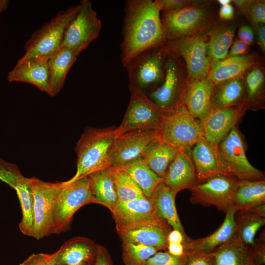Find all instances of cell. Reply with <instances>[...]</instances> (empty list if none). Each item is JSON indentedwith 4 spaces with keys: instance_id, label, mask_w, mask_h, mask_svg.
I'll use <instances>...</instances> for the list:
<instances>
[{
    "instance_id": "obj_5",
    "label": "cell",
    "mask_w": 265,
    "mask_h": 265,
    "mask_svg": "<svg viewBox=\"0 0 265 265\" xmlns=\"http://www.w3.org/2000/svg\"><path fill=\"white\" fill-rule=\"evenodd\" d=\"M91 203L94 201L87 176L71 182H61L54 200L53 234L68 230L76 212Z\"/></svg>"
},
{
    "instance_id": "obj_7",
    "label": "cell",
    "mask_w": 265,
    "mask_h": 265,
    "mask_svg": "<svg viewBox=\"0 0 265 265\" xmlns=\"http://www.w3.org/2000/svg\"><path fill=\"white\" fill-rule=\"evenodd\" d=\"M160 20L165 41L200 33L211 22L207 10L194 4L162 11Z\"/></svg>"
},
{
    "instance_id": "obj_16",
    "label": "cell",
    "mask_w": 265,
    "mask_h": 265,
    "mask_svg": "<svg viewBox=\"0 0 265 265\" xmlns=\"http://www.w3.org/2000/svg\"><path fill=\"white\" fill-rule=\"evenodd\" d=\"M185 82L178 57L166 53L163 81L148 96L162 111L169 112L181 106Z\"/></svg>"
},
{
    "instance_id": "obj_55",
    "label": "cell",
    "mask_w": 265,
    "mask_h": 265,
    "mask_svg": "<svg viewBox=\"0 0 265 265\" xmlns=\"http://www.w3.org/2000/svg\"><path fill=\"white\" fill-rule=\"evenodd\" d=\"M248 211L261 217H265V203L257 205L250 209Z\"/></svg>"
},
{
    "instance_id": "obj_25",
    "label": "cell",
    "mask_w": 265,
    "mask_h": 265,
    "mask_svg": "<svg viewBox=\"0 0 265 265\" xmlns=\"http://www.w3.org/2000/svg\"><path fill=\"white\" fill-rule=\"evenodd\" d=\"M257 64L254 58L250 55L227 57L224 59L212 62L207 78L215 85L242 76L243 74Z\"/></svg>"
},
{
    "instance_id": "obj_29",
    "label": "cell",
    "mask_w": 265,
    "mask_h": 265,
    "mask_svg": "<svg viewBox=\"0 0 265 265\" xmlns=\"http://www.w3.org/2000/svg\"><path fill=\"white\" fill-rule=\"evenodd\" d=\"M243 104L245 105V87L243 76L214 85L211 99V109Z\"/></svg>"
},
{
    "instance_id": "obj_38",
    "label": "cell",
    "mask_w": 265,
    "mask_h": 265,
    "mask_svg": "<svg viewBox=\"0 0 265 265\" xmlns=\"http://www.w3.org/2000/svg\"><path fill=\"white\" fill-rule=\"evenodd\" d=\"M244 80L245 105L247 108L263 98L265 75L259 67H253L247 74Z\"/></svg>"
},
{
    "instance_id": "obj_1",
    "label": "cell",
    "mask_w": 265,
    "mask_h": 265,
    "mask_svg": "<svg viewBox=\"0 0 265 265\" xmlns=\"http://www.w3.org/2000/svg\"><path fill=\"white\" fill-rule=\"evenodd\" d=\"M160 12L152 0L126 1L121 44V61L125 68L140 53L165 42Z\"/></svg>"
},
{
    "instance_id": "obj_49",
    "label": "cell",
    "mask_w": 265,
    "mask_h": 265,
    "mask_svg": "<svg viewBox=\"0 0 265 265\" xmlns=\"http://www.w3.org/2000/svg\"><path fill=\"white\" fill-rule=\"evenodd\" d=\"M94 265H111L106 250L98 244L97 246Z\"/></svg>"
},
{
    "instance_id": "obj_24",
    "label": "cell",
    "mask_w": 265,
    "mask_h": 265,
    "mask_svg": "<svg viewBox=\"0 0 265 265\" xmlns=\"http://www.w3.org/2000/svg\"><path fill=\"white\" fill-rule=\"evenodd\" d=\"M116 226H121L153 218L157 214L151 198L117 202L110 210Z\"/></svg>"
},
{
    "instance_id": "obj_15",
    "label": "cell",
    "mask_w": 265,
    "mask_h": 265,
    "mask_svg": "<svg viewBox=\"0 0 265 265\" xmlns=\"http://www.w3.org/2000/svg\"><path fill=\"white\" fill-rule=\"evenodd\" d=\"M122 242L141 244L159 251L167 250L168 236L172 228L157 215L121 226H116Z\"/></svg>"
},
{
    "instance_id": "obj_13",
    "label": "cell",
    "mask_w": 265,
    "mask_h": 265,
    "mask_svg": "<svg viewBox=\"0 0 265 265\" xmlns=\"http://www.w3.org/2000/svg\"><path fill=\"white\" fill-rule=\"evenodd\" d=\"M219 152L230 175L239 180H264V173L248 161L242 136L236 127L218 145Z\"/></svg>"
},
{
    "instance_id": "obj_33",
    "label": "cell",
    "mask_w": 265,
    "mask_h": 265,
    "mask_svg": "<svg viewBox=\"0 0 265 265\" xmlns=\"http://www.w3.org/2000/svg\"><path fill=\"white\" fill-rule=\"evenodd\" d=\"M215 265H248V246L236 236L212 253Z\"/></svg>"
},
{
    "instance_id": "obj_3",
    "label": "cell",
    "mask_w": 265,
    "mask_h": 265,
    "mask_svg": "<svg viewBox=\"0 0 265 265\" xmlns=\"http://www.w3.org/2000/svg\"><path fill=\"white\" fill-rule=\"evenodd\" d=\"M159 139L180 151H188L204 136L202 122L183 106L165 112L157 130Z\"/></svg>"
},
{
    "instance_id": "obj_59",
    "label": "cell",
    "mask_w": 265,
    "mask_h": 265,
    "mask_svg": "<svg viewBox=\"0 0 265 265\" xmlns=\"http://www.w3.org/2000/svg\"></svg>"
},
{
    "instance_id": "obj_22",
    "label": "cell",
    "mask_w": 265,
    "mask_h": 265,
    "mask_svg": "<svg viewBox=\"0 0 265 265\" xmlns=\"http://www.w3.org/2000/svg\"><path fill=\"white\" fill-rule=\"evenodd\" d=\"M197 181L190 154L186 151H179L167 170L163 183L177 194L182 190L189 189Z\"/></svg>"
},
{
    "instance_id": "obj_46",
    "label": "cell",
    "mask_w": 265,
    "mask_h": 265,
    "mask_svg": "<svg viewBox=\"0 0 265 265\" xmlns=\"http://www.w3.org/2000/svg\"><path fill=\"white\" fill-rule=\"evenodd\" d=\"M154 2L160 11L174 10L194 4L192 1L186 0H155Z\"/></svg>"
},
{
    "instance_id": "obj_19",
    "label": "cell",
    "mask_w": 265,
    "mask_h": 265,
    "mask_svg": "<svg viewBox=\"0 0 265 265\" xmlns=\"http://www.w3.org/2000/svg\"><path fill=\"white\" fill-rule=\"evenodd\" d=\"M213 87L208 78L186 82L181 106H184L193 118L202 121L211 110Z\"/></svg>"
},
{
    "instance_id": "obj_57",
    "label": "cell",
    "mask_w": 265,
    "mask_h": 265,
    "mask_svg": "<svg viewBox=\"0 0 265 265\" xmlns=\"http://www.w3.org/2000/svg\"><path fill=\"white\" fill-rule=\"evenodd\" d=\"M218 1L221 6H225V5L230 4V3L232 2V0H218Z\"/></svg>"
},
{
    "instance_id": "obj_27",
    "label": "cell",
    "mask_w": 265,
    "mask_h": 265,
    "mask_svg": "<svg viewBox=\"0 0 265 265\" xmlns=\"http://www.w3.org/2000/svg\"><path fill=\"white\" fill-rule=\"evenodd\" d=\"M87 177L94 204L110 210L118 202L112 166L96 171Z\"/></svg>"
},
{
    "instance_id": "obj_21",
    "label": "cell",
    "mask_w": 265,
    "mask_h": 265,
    "mask_svg": "<svg viewBox=\"0 0 265 265\" xmlns=\"http://www.w3.org/2000/svg\"><path fill=\"white\" fill-rule=\"evenodd\" d=\"M237 210L230 208L219 228L212 234L198 239L189 238L183 244L185 252L210 254L219 246L234 238L237 235V226L235 220Z\"/></svg>"
},
{
    "instance_id": "obj_12",
    "label": "cell",
    "mask_w": 265,
    "mask_h": 265,
    "mask_svg": "<svg viewBox=\"0 0 265 265\" xmlns=\"http://www.w3.org/2000/svg\"><path fill=\"white\" fill-rule=\"evenodd\" d=\"M33 199L34 223L32 237L37 239L53 234L54 200L60 183L28 178Z\"/></svg>"
},
{
    "instance_id": "obj_34",
    "label": "cell",
    "mask_w": 265,
    "mask_h": 265,
    "mask_svg": "<svg viewBox=\"0 0 265 265\" xmlns=\"http://www.w3.org/2000/svg\"><path fill=\"white\" fill-rule=\"evenodd\" d=\"M234 36L235 29L232 26H218L210 32L208 49L212 62L227 57Z\"/></svg>"
},
{
    "instance_id": "obj_28",
    "label": "cell",
    "mask_w": 265,
    "mask_h": 265,
    "mask_svg": "<svg viewBox=\"0 0 265 265\" xmlns=\"http://www.w3.org/2000/svg\"><path fill=\"white\" fill-rule=\"evenodd\" d=\"M79 54L71 49L61 47L49 59V95H57L64 86L67 75Z\"/></svg>"
},
{
    "instance_id": "obj_36",
    "label": "cell",
    "mask_w": 265,
    "mask_h": 265,
    "mask_svg": "<svg viewBox=\"0 0 265 265\" xmlns=\"http://www.w3.org/2000/svg\"><path fill=\"white\" fill-rule=\"evenodd\" d=\"M237 212H239V214L237 220L235 216L236 237L247 246L252 245L257 232L265 225V218L248 211Z\"/></svg>"
},
{
    "instance_id": "obj_4",
    "label": "cell",
    "mask_w": 265,
    "mask_h": 265,
    "mask_svg": "<svg viewBox=\"0 0 265 265\" xmlns=\"http://www.w3.org/2000/svg\"><path fill=\"white\" fill-rule=\"evenodd\" d=\"M80 8V4L58 12L34 31L25 45V53L19 60L50 56L61 47L66 27Z\"/></svg>"
},
{
    "instance_id": "obj_42",
    "label": "cell",
    "mask_w": 265,
    "mask_h": 265,
    "mask_svg": "<svg viewBox=\"0 0 265 265\" xmlns=\"http://www.w3.org/2000/svg\"><path fill=\"white\" fill-rule=\"evenodd\" d=\"M248 17L257 29L260 24L265 23V1L253 0L248 10Z\"/></svg>"
},
{
    "instance_id": "obj_8",
    "label": "cell",
    "mask_w": 265,
    "mask_h": 265,
    "mask_svg": "<svg viewBox=\"0 0 265 265\" xmlns=\"http://www.w3.org/2000/svg\"><path fill=\"white\" fill-rule=\"evenodd\" d=\"M129 88L131 99L121 123L115 128L116 136L132 131L157 130L165 112L147 94L135 88Z\"/></svg>"
},
{
    "instance_id": "obj_41",
    "label": "cell",
    "mask_w": 265,
    "mask_h": 265,
    "mask_svg": "<svg viewBox=\"0 0 265 265\" xmlns=\"http://www.w3.org/2000/svg\"><path fill=\"white\" fill-rule=\"evenodd\" d=\"M184 257H175L167 251H158L148 260L145 265H182Z\"/></svg>"
},
{
    "instance_id": "obj_32",
    "label": "cell",
    "mask_w": 265,
    "mask_h": 265,
    "mask_svg": "<svg viewBox=\"0 0 265 265\" xmlns=\"http://www.w3.org/2000/svg\"><path fill=\"white\" fill-rule=\"evenodd\" d=\"M14 189L16 192L22 210L20 230L24 235L32 237L34 223V205L28 178L22 176L17 181Z\"/></svg>"
},
{
    "instance_id": "obj_45",
    "label": "cell",
    "mask_w": 265,
    "mask_h": 265,
    "mask_svg": "<svg viewBox=\"0 0 265 265\" xmlns=\"http://www.w3.org/2000/svg\"><path fill=\"white\" fill-rule=\"evenodd\" d=\"M250 260L253 265H263L265 263V246L264 242H254L248 247Z\"/></svg>"
},
{
    "instance_id": "obj_2",
    "label": "cell",
    "mask_w": 265,
    "mask_h": 265,
    "mask_svg": "<svg viewBox=\"0 0 265 265\" xmlns=\"http://www.w3.org/2000/svg\"><path fill=\"white\" fill-rule=\"evenodd\" d=\"M115 128L85 129L75 148L77 170L67 182L86 177L109 165V158L116 135Z\"/></svg>"
},
{
    "instance_id": "obj_10",
    "label": "cell",
    "mask_w": 265,
    "mask_h": 265,
    "mask_svg": "<svg viewBox=\"0 0 265 265\" xmlns=\"http://www.w3.org/2000/svg\"><path fill=\"white\" fill-rule=\"evenodd\" d=\"M102 22L89 0H82L76 15L68 25L61 47L72 50L79 55L96 39Z\"/></svg>"
},
{
    "instance_id": "obj_6",
    "label": "cell",
    "mask_w": 265,
    "mask_h": 265,
    "mask_svg": "<svg viewBox=\"0 0 265 265\" xmlns=\"http://www.w3.org/2000/svg\"><path fill=\"white\" fill-rule=\"evenodd\" d=\"M206 35L196 34L166 41L160 47L167 54L185 60L189 80L208 78L212 60Z\"/></svg>"
},
{
    "instance_id": "obj_18",
    "label": "cell",
    "mask_w": 265,
    "mask_h": 265,
    "mask_svg": "<svg viewBox=\"0 0 265 265\" xmlns=\"http://www.w3.org/2000/svg\"><path fill=\"white\" fill-rule=\"evenodd\" d=\"M49 57L40 56L18 60L8 73L7 80L10 82H21L32 84L49 95Z\"/></svg>"
},
{
    "instance_id": "obj_30",
    "label": "cell",
    "mask_w": 265,
    "mask_h": 265,
    "mask_svg": "<svg viewBox=\"0 0 265 265\" xmlns=\"http://www.w3.org/2000/svg\"><path fill=\"white\" fill-rule=\"evenodd\" d=\"M265 203V181L239 180L231 199L232 207L237 211H248Z\"/></svg>"
},
{
    "instance_id": "obj_50",
    "label": "cell",
    "mask_w": 265,
    "mask_h": 265,
    "mask_svg": "<svg viewBox=\"0 0 265 265\" xmlns=\"http://www.w3.org/2000/svg\"><path fill=\"white\" fill-rule=\"evenodd\" d=\"M167 250L171 255L177 257H182L186 254L183 243H168Z\"/></svg>"
},
{
    "instance_id": "obj_52",
    "label": "cell",
    "mask_w": 265,
    "mask_h": 265,
    "mask_svg": "<svg viewBox=\"0 0 265 265\" xmlns=\"http://www.w3.org/2000/svg\"><path fill=\"white\" fill-rule=\"evenodd\" d=\"M185 240L184 236L178 230L172 229L168 234V243H183Z\"/></svg>"
},
{
    "instance_id": "obj_48",
    "label": "cell",
    "mask_w": 265,
    "mask_h": 265,
    "mask_svg": "<svg viewBox=\"0 0 265 265\" xmlns=\"http://www.w3.org/2000/svg\"><path fill=\"white\" fill-rule=\"evenodd\" d=\"M248 45L241 40L237 39L233 43L228 53V57L243 55L247 51Z\"/></svg>"
},
{
    "instance_id": "obj_14",
    "label": "cell",
    "mask_w": 265,
    "mask_h": 265,
    "mask_svg": "<svg viewBox=\"0 0 265 265\" xmlns=\"http://www.w3.org/2000/svg\"><path fill=\"white\" fill-rule=\"evenodd\" d=\"M158 139L157 130L132 131L116 136L109 165L124 167L142 160L149 147Z\"/></svg>"
},
{
    "instance_id": "obj_43",
    "label": "cell",
    "mask_w": 265,
    "mask_h": 265,
    "mask_svg": "<svg viewBox=\"0 0 265 265\" xmlns=\"http://www.w3.org/2000/svg\"><path fill=\"white\" fill-rule=\"evenodd\" d=\"M182 265H215L212 253L202 254L186 253L184 257Z\"/></svg>"
},
{
    "instance_id": "obj_37",
    "label": "cell",
    "mask_w": 265,
    "mask_h": 265,
    "mask_svg": "<svg viewBox=\"0 0 265 265\" xmlns=\"http://www.w3.org/2000/svg\"><path fill=\"white\" fill-rule=\"evenodd\" d=\"M112 168L118 202L146 197L123 167L112 166Z\"/></svg>"
},
{
    "instance_id": "obj_11",
    "label": "cell",
    "mask_w": 265,
    "mask_h": 265,
    "mask_svg": "<svg viewBox=\"0 0 265 265\" xmlns=\"http://www.w3.org/2000/svg\"><path fill=\"white\" fill-rule=\"evenodd\" d=\"M239 180L233 176L218 174L197 182L191 187L190 202L213 206L225 213L232 208L231 199Z\"/></svg>"
},
{
    "instance_id": "obj_23",
    "label": "cell",
    "mask_w": 265,
    "mask_h": 265,
    "mask_svg": "<svg viewBox=\"0 0 265 265\" xmlns=\"http://www.w3.org/2000/svg\"><path fill=\"white\" fill-rule=\"evenodd\" d=\"M97 246L91 240L77 237L66 241L55 252L56 265H88L95 259Z\"/></svg>"
},
{
    "instance_id": "obj_17",
    "label": "cell",
    "mask_w": 265,
    "mask_h": 265,
    "mask_svg": "<svg viewBox=\"0 0 265 265\" xmlns=\"http://www.w3.org/2000/svg\"><path fill=\"white\" fill-rule=\"evenodd\" d=\"M246 109L243 104L211 109L201 121L204 137L209 142L218 145L236 127Z\"/></svg>"
},
{
    "instance_id": "obj_56",
    "label": "cell",
    "mask_w": 265,
    "mask_h": 265,
    "mask_svg": "<svg viewBox=\"0 0 265 265\" xmlns=\"http://www.w3.org/2000/svg\"><path fill=\"white\" fill-rule=\"evenodd\" d=\"M9 1L7 0H0V15L8 7Z\"/></svg>"
},
{
    "instance_id": "obj_31",
    "label": "cell",
    "mask_w": 265,
    "mask_h": 265,
    "mask_svg": "<svg viewBox=\"0 0 265 265\" xmlns=\"http://www.w3.org/2000/svg\"><path fill=\"white\" fill-rule=\"evenodd\" d=\"M179 151L158 139L149 147L142 160L152 171L163 179L169 165Z\"/></svg>"
},
{
    "instance_id": "obj_54",
    "label": "cell",
    "mask_w": 265,
    "mask_h": 265,
    "mask_svg": "<svg viewBox=\"0 0 265 265\" xmlns=\"http://www.w3.org/2000/svg\"><path fill=\"white\" fill-rule=\"evenodd\" d=\"M257 28L259 43L262 50H265V26L263 24H260Z\"/></svg>"
},
{
    "instance_id": "obj_40",
    "label": "cell",
    "mask_w": 265,
    "mask_h": 265,
    "mask_svg": "<svg viewBox=\"0 0 265 265\" xmlns=\"http://www.w3.org/2000/svg\"><path fill=\"white\" fill-rule=\"evenodd\" d=\"M23 175L15 164L0 158V180L14 189L17 181Z\"/></svg>"
},
{
    "instance_id": "obj_26",
    "label": "cell",
    "mask_w": 265,
    "mask_h": 265,
    "mask_svg": "<svg viewBox=\"0 0 265 265\" xmlns=\"http://www.w3.org/2000/svg\"><path fill=\"white\" fill-rule=\"evenodd\" d=\"M176 195L162 182L155 189L151 199L157 215L166 221L172 229L180 232L185 237V242L189 238L185 232L176 210Z\"/></svg>"
},
{
    "instance_id": "obj_51",
    "label": "cell",
    "mask_w": 265,
    "mask_h": 265,
    "mask_svg": "<svg viewBox=\"0 0 265 265\" xmlns=\"http://www.w3.org/2000/svg\"><path fill=\"white\" fill-rule=\"evenodd\" d=\"M234 15V9L232 5L228 4L221 6L219 12V16L221 19L229 20L233 19Z\"/></svg>"
},
{
    "instance_id": "obj_20",
    "label": "cell",
    "mask_w": 265,
    "mask_h": 265,
    "mask_svg": "<svg viewBox=\"0 0 265 265\" xmlns=\"http://www.w3.org/2000/svg\"><path fill=\"white\" fill-rule=\"evenodd\" d=\"M190 151L198 181L218 174L231 175L222 161L218 145L209 142L204 136L196 142Z\"/></svg>"
},
{
    "instance_id": "obj_9",
    "label": "cell",
    "mask_w": 265,
    "mask_h": 265,
    "mask_svg": "<svg viewBox=\"0 0 265 265\" xmlns=\"http://www.w3.org/2000/svg\"><path fill=\"white\" fill-rule=\"evenodd\" d=\"M165 56L166 53L160 47L150 49L135 56L125 67L129 88H135L146 94V90L163 82Z\"/></svg>"
},
{
    "instance_id": "obj_58",
    "label": "cell",
    "mask_w": 265,
    "mask_h": 265,
    "mask_svg": "<svg viewBox=\"0 0 265 265\" xmlns=\"http://www.w3.org/2000/svg\"><path fill=\"white\" fill-rule=\"evenodd\" d=\"M248 265H253L252 264V263H251V261L250 260V259H249V262Z\"/></svg>"
},
{
    "instance_id": "obj_47",
    "label": "cell",
    "mask_w": 265,
    "mask_h": 265,
    "mask_svg": "<svg viewBox=\"0 0 265 265\" xmlns=\"http://www.w3.org/2000/svg\"><path fill=\"white\" fill-rule=\"evenodd\" d=\"M238 39L245 43L248 46L250 45L254 40V33L252 28L247 25L240 26L238 30Z\"/></svg>"
},
{
    "instance_id": "obj_44",
    "label": "cell",
    "mask_w": 265,
    "mask_h": 265,
    "mask_svg": "<svg viewBox=\"0 0 265 265\" xmlns=\"http://www.w3.org/2000/svg\"><path fill=\"white\" fill-rule=\"evenodd\" d=\"M19 265H56L55 253L32 254Z\"/></svg>"
},
{
    "instance_id": "obj_35",
    "label": "cell",
    "mask_w": 265,
    "mask_h": 265,
    "mask_svg": "<svg viewBox=\"0 0 265 265\" xmlns=\"http://www.w3.org/2000/svg\"><path fill=\"white\" fill-rule=\"evenodd\" d=\"M122 167L147 198H151L156 188L163 182V179L152 171L142 160Z\"/></svg>"
},
{
    "instance_id": "obj_39",
    "label": "cell",
    "mask_w": 265,
    "mask_h": 265,
    "mask_svg": "<svg viewBox=\"0 0 265 265\" xmlns=\"http://www.w3.org/2000/svg\"><path fill=\"white\" fill-rule=\"evenodd\" d=\"M122 257L125 265H145L157 249L141 244L122 242Z\"/></svg>"
},
{
    "instance_id": "obj_53",
    "label": "cell",
    "mask_w": 265,
    "mask_h": 265,
    "mask_svg": "<svg viewBox=\"0 0 265 265\" xmlns=\"http://www.w3.org/2000/svg\"><path fill=\"white\" fill-rule=\"evenodd\" d=\"M232 1L245 14L248 15V10L252 0H233Z\"/></svg>"
}]
</instances>
